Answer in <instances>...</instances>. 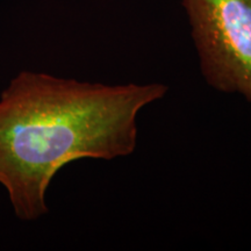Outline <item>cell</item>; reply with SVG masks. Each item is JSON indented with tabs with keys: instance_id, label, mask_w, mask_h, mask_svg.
<instances>
[{
	"instance_id": "obj_1",
	"label": "cell",
	"mask_w": 251,
	"mask_h": 251,
	"mask_svg": "<svg viewBox=\"0 0 251 251\" xmlns=\"http://www.w3.org/2000/svg\"><path fill=\"white\" fill-rule=\"evenodd\" d=\"M168 91L162 83L107 85L18 72L0 93V185L14 215L48 214L47 193L63 166L131 155L140 112Z\"/></svg>"
},
{
	"instance_id": "obj_2",
	"label": "cell",
	"mask_w": 251,
	"mask_h": 251,
	"mask_svg": "<svg viewBox=\"0 0 251 251\" xmlns=\"http://www.w3.org/2000/svg\"><path fill=\"white\" fill-rule=\"evenodd\" d=\"M206 83L251 102V0H181Z\"/></svg>"
}]
</instances>
